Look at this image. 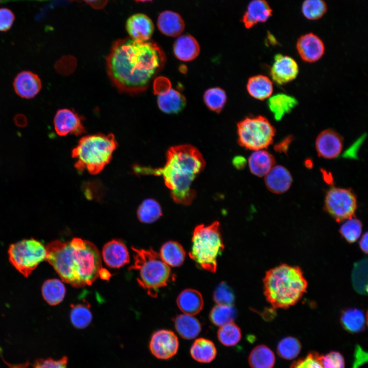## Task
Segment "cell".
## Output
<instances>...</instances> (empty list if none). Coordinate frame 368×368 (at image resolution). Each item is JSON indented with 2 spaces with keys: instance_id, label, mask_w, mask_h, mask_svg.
Instances as JSON below:
<instances>
[{
  "instance_id": "obj_1",
  "label": "cell",
  "mask_w": 368,
  "mask_h": 368,
  "mask_svg": "<svg viewBox=\"0 0 368 368\" xmlns=\"http://www.w3.org/2000/svg\"><path fill=\"white\" fill-rule=\"evenodd\" d=\"M165 61L163 51L155 42L126 37L113 42L106 58V68L119 90L138 94L147 89Z\"/></svg>"
},
{
  "instance_id": "obj_2",
  "label": "cell",
  "mask_w": 368,
  "mask_h": 368,
  "mask_svg": "<svg viewBox=\"0 0 368 368\" xmlns=\"http://www.w3.org/2000/svg\"><path fill=\"white\" fill-rule=\"evenodd\" d=\"M45 261L62 280L73 287L91 285L102 268L100 252L92 242L79 238L56 240L46 246Z\"/></svg>"
},
{
  "instance_id": "obj_3",
  "label": "cell",
  "mask_w": 368,
  "mask_h": 368,
  "mask_svg": "<svg viewBox=\"0 0 368 368\" xmlns=\"http://www.w3.org/2000/svg\"><path fill=\"white\" fill-rule=\"evenodd\" d=\"M167 160L162 168L135 166L134 171L142 174L163 176L173 200L177 203L189 205L196 196L191 189L193 181L203 171L205 162L200 152L190 144L170 147Z\"/></svg>"
},
{
  "instance_id": "obj_4",
  "label": "cell",
  "mask_w": 368,
  "mask_h": 368,
  "mask_svg": "<svg viewBox=\"0 0 368 368\" xmlns=\"http://www.w3.org/2000/svg\"><path fill=\"white\" fill-rule=\"evenodd\" d=\"M264 294L274 308L294 305L306 292L308 283L298 266L283 264L268 270L263 279Z\"/></svg>"
},
{
  "instance_id": "obj_5",
  "label": "cell",
  "mask_w": 368,
  "mask_h": 368,
  "mask_svg": "<svg viewBox=\"0 0 368 368\" xmlns=\"http://www.w3.org/2000/svg\"><path fill=\"white\" fill-rule=\"evenodd\" d=\"M117 147L111 133L84 136L72 151V157L77 159L75 167L79 172L86 170L91 174H97L109 163Z\"/></svg>"
},
{
  "instance_id": "obj_6",
  "label": "cell",
  "mask_w": 368,
  "mask_h": 368,
  "mask_svg": "<svg viewBox=\"0 0 368 368\" xmlns=\"http://www.w3.org/2000/svg\"><path fill=\"white\" fill-rule=\"evenodd\" d=\"M134 252V264L129 270L139 271L137 282L148 295L157 297L159 289L165 287L172 275L170 266L161 259L153 249H137L132 247Z\"/></svg>"
},
{
  "instance_id": "obj_7",
  "label": "cell",
  "mask_w": 368,
  "mask_h": 368,
  "mask_svg": "<svg viewBox=\"0 0 368 368\" xmlns=\"http://www.w3.org/2000/svg\"><path fill=\"white\" fill-rule=\"evenodd\" d=\"M192 242L190 257L201 268L215 272L217 258L224 248L219 222L216 221L208 226L204 224L196 226Z\"/></svg>"
},
{
  "instance_id": "obj_8",
  "label": "cell",
  "mask_w": 368,
  "mask_h": 368,
  "mask_svg": "<svg viewBox=\"0 0 368 368\" xmlns=\"http://www.w3.org/2000/svg\"><path fill=\"white\" fill-rule=\"evenodd\" d=\"M238 142L251 150L265 149L272 144L275 130L264 117H247L237 124Z\"/></svg>"
},
{
  "instance_id": "obj_9",
  "label": "cell",
  "mask_w": 368,
  "mask_h": 368,
  "mask_svg": "<svg viewBox=\"0 0 368 368\" xmlns=\"http://www.w3.org/2000/svg\"><path fill=\"white\" fill-rule=\"evenodd\" d=\"M9 259L13 266L24 276L28 277L42 261H45L47 248L34 239H24L11 244Z\"/></svg>"
},
{
  "instance_id": "obj_10",
  "label": "cell",
  "mask_w": 368,
  "mask_h": 368,
  "mask_svg": "<svg viewBox=\"0 0 368 368\" xmlns=\"http://www.w3.org/2000/svg\"><path fill=\"white\" fill-rule=\"evenodd\" d=\"M357 206L356 197L351 189L332 188L325 196V209L337 222L354 217Z\"/></svg>"
},
{
  "instance_id": "obj_11",
  "label": "cell",
  "mask_w": 368,
  "mask_h": 368,
  "mask_svg": "<svg viewBox=\"0 0 368 368\" xmlns=\"http://www.w3.org/2000/svg\"><path fill=\"white\" fill-rule=\"evenodd\" d=\"M178 339L175 334L168 330H159L152 335L149 342L151 353L157 358L168 359L177 352Z\"/></svg>"
},
{
  "instance_id": "obj_12",
  "label": "cell",
  "mask_w": 368,
  "mask_h": 368,
  "mask_svg": "<svg viewBox=\"0 0 368 368\" xmlns=\"http://www.w3.org/2000/svg\"><path fill=\"white\" fill-rule=\"evenodd\" d=\"M298 71V65L293 58L278 54L274 56L270 73L275 83L284 85L295 79Z\"/></svg>"
},
{
  "instance_id": "obj_13",
  "label": "cell",
  "mask_w": 368,
  "mask_h": 368,
  "mask_svg": "<svg viewBox=\"0 0 368 368\" xmlns=\"http://www.w3.org/2000/svg\"><path fill=\"white\" fill-rule=\"evenodd\" d=\"M315 144L319 156L331 159L338 157L342 152L343 140L335 131L328 129L319 133Z\"/></svg>"
},
{
  "instance_id": "obj_14",
  "label": "cell",
  "mask_w": 368,
  "mask_h": 368,
  "mask_svg": "<svg viewBox=\"0 0 368 368\" xmlns=\"http://www.w3.org/2000/svg\"><path fill=\"white\" fill-rule=\"evenodd\" d=\"M54 128L60 136L69 133L79 135L85 132L81 118L75 111L67 108L59 109L54 119Z\"/></svg>"
},
{
  "instance_id": "obj_15",
  "label": "cell",
  "mask_w": 368,
  "mask_h": 368,
  "mask_svg": "<svg viewBox=\"0 0 368 368\" xmlns=\"http://www.w3.org/2000/svg\"><path fill=\"white\" fill-rule=\"evenodd\" d=\"M296 48L301 59L312 63L320 59L325 53V48L322 40L316 35L309 33L300 36L297 40Z\"/></svg>"
},
{
  "instance_id": "obj_16",
  "label": "cell",
  "mask_w": 368,
  "mask_h": 368,
  "mask_svg": "<svg viewBox=\"0 0 368 368\" xmlns=\"http://www.w3.org/2000/svg\"><path fill=\"white\" fill-rule=\"evenodd\" d=\"M13 85L16 94L20 97L27 99L35 97L42 87L39 77L29 71L19 73L14 78Z\"/></svg>"
},
{
  "instance_id": "obj_17",
  "label": "cell",
  "mask_w": 368,
  "mask_h": 368,
  "mask_svg": "<svg viewBox=\"0 0 368 368\" xmlns=\"http://www.w3.org/2000/svg\"><path fill=\"white\" fill-rule=\"evenodd\" d=\"M102 256L105 263L110 268H120L130 262L128 250L120 239H113L103 246Z\"/></svg>"
},
{
  "instance_id": "obj_18",
  "label": "cell",
  "mask_w": 368,
  "mask_h": 368,
  "mask_svg": "<svg viewBox=\"0 0 368 368\" xmlns=\"http://www.w3.org/2000/svg\"><path fill=\"white\" fill-rule=\"evenodd\" d=\"M126 29L131 38L141 41L150 40L153 31L154 24L146 15L136 13L130 16L126 24Z\"/></svg>"
},
{
  "instance_id": "obj_19",
  "label": "cell",
  "mask_w": 368,
  "mask_h": 368,
  "mask_svg": "<svg viewBox=\"0 0 368 368\" xmlns=\"http://www.w3.org/2000/svg\"><path fill=\"white\" fill-rule=\"evenodd\" d=\"M267 188L271 192L282 194L290 187L292 177L290 172L281 165H274L264 176Z\"/></svg>"
},
{
  "instance_id": "obj_20",
  "label": "cell",
  "mask_w": 368,
  "mask_h": 368,
  "mask_svg": "<svg viewBox=\"0 0 368 368\" xmlns=\"http://www.w3.org/2000/svg\"><path fill=\"white\" fill-rule=\"evenodd\" d=\"M272 10L266 0H252L243 15L242 21L247 29L259 22H266L272 16Z\"/></svg>"
},
{
  "instance_id": "obj_21",
  "label": "cell",
  "mask_w": 368,
  "mask_h": 368,
  "mask_svg": "<svg viewBox=\"0 0 368 368\" xmlns=\"http://www.w3.org/2000/svg\"><path fill=\"white\" fill-rule=\"evenodd\" d=\"M157 26L163 34L169 37H176L183 31L185 22L179 14L166 10L159 14Z\"/></svg>"
},
{
  "instance_id": "obj_22",
  "label": "cell",
  "mask_w": 368,
  "mask_h": 368,
  "mask_svg": "<svg viewBox=\"0 0 368 368\" xmlns=\"http://www.w3.org/2000/svg\"><path fill=\"white\" fill-rule=\"evenodd\" d=\"M173 53L176 58L182 61H190L199 54L200 47L196 39L189 34L178 37L174 43Z\"/></svg>"
},
{
  "instance_id": "obj_23",
  "label": "cell",
  "mask_w": 368,
  "mask_h": 368,
  "mask_svg": "<svg viewBox=\"0 0 368 368\" xmlns=\"http://www.w3.org/2000/svg\"><path fill=\"white\" fill-rule=\"evenodd\" d=\"M176 303L184 314L192 316L199 313L203 307L201 294L193 289H187L181 292L177 298Z\"/></svg>"
},
{
  "instance_id": "obj_24",
  "label": "cell",
  "mask_w": 368,
  "mask_h": 368,
  "mask_svg": "<svg viewBox=\"0 0 368 368\" xmlns=\"http://www.w3.org/2000/svg\"><path fill=\"white\" fill-rule=\"evenodd\" d=\"M157 104L159 109L166 113H177L186 105L185 96L173 88L157 95Z\"/></svg>"
},
{
  "instance_id": "obj_25",
  "label": "cell",
  "mask_w": 368,
  "mask_h": 368,
  "mask_svg": "<svg viewBox=\"0 0 368 368\" xmlns=\"http://www.w3.org/2000/svg\"><path fill=\"white\" fill-rule=\"evenodd\" d=\"M250 172L258 177L265 176L275 165L272 154L265 149L255 150L248 158Z\"/></svg>"
},
{
  "instance_id": "obj_26",
  "label": "cell",
  "mask_w": 368,
  "mask_h": 368,
  "mask_svg": "<svg viewBox=\"0 0 368 368\" xmlns=\"http://www.w3.org/2000/svg\"><path fill=\"white\" fill-rule=\"evenodd\" d=\"M298 102L293 97L285 94H278L270 96L268 106L274 119L279 121L289 113L297 105Z\"/></svg>"
},
{
  "instance_id": "obj_27",
  "label": "cell",
  "mask_w": 368,
  "mask_h": 368,
  "mask_svg": "<svg viewBox=\"0 0 368 368\" xmlns=\"http://www.w3.org/2000/svg\"><path fill=\"white\" fill-rule=\"evenodd\" d=\"M249 94L254 98L264 100L271 96L273 84L271 80L263 75H257L250 77L246 84Z\"/></svg>"
},
{
  "instance_id": "obj_28",
  "label": "cell",
  "mask_w": 368,
  "mask_h": 368,
  "mask_svg": "<svg viewBox=\"0 0 368 368\" xmlns=\"http://www.w3.org/2000/svg\"><path fill=\"white\" fill-rule=\"evenodd\" d=\"M174 326L178 334L185 339L195 338L201 330V324L197 318L184 313L175 317Z\"/></svg>"
},
{
  "instance_id": "obj_29",
  "label": "cell",
  "mask_w": 368,
  "mask_h": 368,
  "mask_svg": "<svg viewBox=\"0 0 368 368\" xmlns=\"http://www.w3.org/2000/svg\"><path fill=\"white\" fill-rule=\"evenodd\" d=\"M159 255L169 266L179 267L183 264L186 252L178 242L170 241L162 245Z\"/></svg>"
},
{
  "instance_id": "obj_30",
  "label": "cell",
  "mask_w": 368,
  "mask_h": 368,
  "mask_svg": "<svg viewBox=\"0 0 368 368\" xmlns=\"http://www.w3.org/2000/svg\"><path fill=\"white\" fill-rule=\"evenodd\" d=\"M192 357L201 363H209L216 356L217 350L214 343L210 340L199 338L193 342L190 349Z\"/></svg>"
},
{
  "instance_id": "obj_31",
  "label": "cell",
  "mask_w": 368,
  "mask_h": 368,
  "mask_svg": "<svg viewBox=\"0 0 368 368\" xmlns=\"http://www.w3.org/2000/svg\"><path fill=\"white\" fill-rule=\"evenodd\" d=\"M340 321L343 327L353 333L363 331L366 327V317L364 312L358 308H349L342 312Z\"/></svg>"
},
{
  "instance_id": "obj_32",
  "label": "cell",
  "mask_w": 368,
  "mask_h": 368,
  "mask_svg": "<svg viewBox=\"0 0 368 368\" xmlns=\"http://www.w3.org/2000/svg\"><path fill=\"white\" fill-rule=\"evenodd\" d=\"M41 293L44 300L49 305L55 306L63 301L65 295L66 289L60 280L51 279L43 283Z\"/></svg>"
},
{
  "instance_id": "obj_33",
  "label": "cell",
  "mask_w": 368,
  "mask_h": 368,
  "mask_svg": "<svg viewBox=\"0 0 368 368\" xmlns=\"http://www.w3.org/2000/svg\"><path fill=\"white\" fill-rule=\"evenodd\" d=\"M275 360L273 352L263 344L255 347L248 357L249 364L251 368H272Z\"/></svg>"
},
{
  "instance_id": "obj_34",
  "label": "cell",
  "mask_w": 368,
  "mask_h": 368,
  "mask_svg": "<svg viewBox=\"0 0 368 368\" xmlns=\"http://www.w3.org/2000/svg\"><path fill=\"white\" fill-rule=\"evenodd\" d=\"M137 214L141 222L151 223L162 216V211L159 204L156 200L147 199L140 205Z\"/></svg>"
},
{
  "instance_id": "obj_35",
  "label": "cell",
  "mask_w": 368,
  "mask_h": 368,
  "mask_svg": "<svg viewBox=\"0 0 368 368\" xmlns=\"http://www.w3.org/2000/svg\"><path fill=\"white\" fill-rule=\"evenodd\" d=\"M236 316V310L233 306L217 305L210 312L209 317L213 324L221 327L233 322Z\"/></svg>"
},
{
  "instance_id": "obj_36",
  "label": "cell",
  "mask_w": 368,
  "mask_h": 368,
  "mask_svg": "<svg viewBox=\"0 0 368 368\" xmlns=\"http://www.w3.org/2000/svg\"><path fill=\"white\" fill-rule=\"evenodd\" d=\"M367 260L363 259L354 266L352 281L355 290L359 293L366 294L367 291Z\"/></svg>"
},
{
  "instance_id": "obj_37",
  "label": "cell",
  "mask_w": 368,
  "mask_h": 368,
  "mask_svg": "<svg viewBox=\"0 0 368 368\" xmlns=\"http://www.w3.org/2000/svg\"><path fill=\"white\" fill-rule=\"evenodd\" d=\"M227 97L225 91L218 87L207 89L203 95V100L208 108L215 112L219 113L223 108L226 102Z\"/></svg>"
},
{
  "instance_id": "obj_38",
  "label": "cell",
  "mask_w": 368,
  "mask_h": 368,
  "mask_svg": "<svg viewBox=\"0 0 368 368\" xmlns=\"http://www.w3.org/2000/svg\"><path fill=\"white\" fill-rule=\"evenodd\" d=\"M219 341L226 347L234 346L241 340V332L240 328L233 322L223 325L217 332Z\"/></svg>"
},
{
  "instance_id": "obj_39",
  "label": "cell",
  "mask_w": 368,
  "mask_h": 368,
  "mask_svg": "<svg viewBox=\"0 0 368 368\" xmlns=\"http://www.w3.org/2000/svg\"><path fill=\"white\" fill-rule=\"evenodd\" d=\"M301 350V344L296 338L287 336L282 339L277 346V353L282 358L292 360L296 358Z\"/></svg>"
},
{
  "instance_id": "obj_40",
  "label": "cell",
  "mask_w": 368,
  "mask_h": 368,
  "mask_svg": "<svg viewBox=\"0 0 368 368\" xmlns=\"http://www.w3.org/2000/svg\"><path fill=\"white\" fill-rule=\"evenodd\" d=\"M92 313L89 307L83 304L73 305L70 312V319L73 325L78 329L88 327L92 320Z\"/></svg>"
},
{
  "instance_id": "obj_41",
  "label": "cell",
  "mask_w": 368,
  "mask_h": 368,
  "mask_svg": "<svg viewBox=\"0 0 368 368\" xmlns=\"http://www.w3.org/2000/svg\"><path fill=\"white\" fill-rule=\"evenodd\" d=\"M362 229L361 221L353 217L344 220L340 227L339 233L347 242L352 243L360 237Z\"/></svg>"
},
{
  "instance_id": "obj_42",
  "label": "cell",
  "mask_w": 368,
  "mask_h": 368,
  "mask_svg": "<svg viewBox=\"0 0 368 368\" xmlns=\"http://www.w3.org/2000/svg\"><path fill=\"white\" fill-rule=\"evenodd\" d=\"M327 7L324 0H305L302 4L303 15L309 20H317L326 13Z\"/></svg>"
},
{
  "instance_id": "obj_43",
  "label": "cell",
  "mask_w": 368,
  "mask_h": 368,
  "mask_svg": "<svg viewBox=\"0 0 368 368\" xmlns=\"http://www.w3.org/2000/svg\"><path fill=\"white\" fill-rule=\"evenodd\" d=\"M213 298L217 305L233 306L235 295L232 288L225 283H220L216 288Z\"/></svg>"
},
{
  "instance_id": "obj_44",
  "label": "cell",
  "mask_w": 368,
  "mask_h": 368,
  "mask_svg": "<svg viewBox=\"0 0 368 368\" xmlns=\"http://www.w3.org/2000/svg\"><path fill=\"white\" fill-rule=\"evenodd\" d=\"M318 359L323 368H344L343 356L338 352L331 351L325 355H319Z\"/></svg>"
},
{
  "instance_id": "obj_45",
  "label": "cell",
  "mask_w": 368,
  "mask_h": 368,
  "mask_svg": "<svg viewBox=\"0 0 368 368\" xmlns=\"http://www.w3.org/2000/svg\"><path fill=\"white\" fill-rule=\"evenodd\" d=\"M290 368H323L318 359V354L311 352L305 357L294 361Z\"/></svg>"
},
{
  "instance_id": "obj_46",
  "label": "cell",
  "mask_w": 368,
  "mask_h": 368,
  "mask_svg": "<svg viewBox=\"0 0 368 368\" xmlns=\"http://www.w3.org/2000/svg\"><path fill=\"white\" fill-rule=\"evenodd\" d=\"M67 357L63 356L58 360L51 358L39 359L34 363L33 368H67Z\"/></svg>"
},
{
  "instance_id": "obj_47",
  "label": "cell",
  "mask_w": 368,
  "mask_h": 368,
  "mask_svg": "<svg viewBox=\"0 0 368 368\" xmlns=\"http://www.w3.org/2000/svg\"><path fill=\"white\" fill-rule=\"evenodd\" d=\"M15 20L13 12L7 8H0V31L6 32L12 27Z\"/></svg>"
},
{
  "instance_id": "obj_48",
  "label": "cell",
  "mask_w": 368,
  "mask_h": 368,
  "mask_svg": "<svg viewBox=\"0 0 368 368\" xmlns=\"http://www.w3.org/2000/svg\"><path fill=\"white\" fill-rule=\"evenodd\" d=\"M153 88L154 93L158 95L171 88V84L167 78L161 77L155 80Z\"/></svg>"
},
{
  "instance_id": "obj_49",
  "label": "cell",
  "mask_w": 368,
  "mask_h": 368,
  "mask_svg": "<svg viewBox=\"0 0 368 368\" xmlns=\"http://www.w3.org/2000/svg\"><path fill=\"white\" fill-rule=\"evenodd\" d=\"M367 354L365 355V353L363 351L360 347L356 348L355 353V361L354 362L353 368H357L360 364L367 359Z\"/></svg>"
},
{
  "instance_id": "obj_50",
  "label": "cell",
  "mask_w": 368,
  "mask_h": 368,
  "mask_svg": "<svg viewBox=\"0 0 368 368\" xmlns=\"http://www.w3.org/2000/svg\"><path fill=\"white\" fill-rule=\"evenodd\" d=\"M291 140V136L287 137L275 146V150L279 152L286 153Z\"/></svg>"
},
{
  "instance_id": "obj_51",
  "label": "cell",
  "mask_w": 368,
  "mask_h": 368,
  "mask_svg": "<svg viewBox=\"0 0 368 368\" xmlns=\"http://www.w3.org/2000/svg\"><path fill=\"white\" fill-rule=\"evenodd\" d=\"M89 5L93 9H103L107 4L109 0H83Z\"/></svg>"
},
{
  "instance_id": "obj_52",
  "label": "cell",
  "mask_w": 368,
  "mask_h": 368,
  "mask_svg": "<svg viewBox=\"0 0 368 368\" xmlns=\"http://www.w3.org/2000/svg\"><path fill=\"white\" fill-rule=\"evenodd\" d=\"M13 120L15 124L19 127H25L27 125L28 121L26 116L21 113L16 114Z\"/></svg>"
},
{
  "instance_id": "obj_53",
  "label": "cell",
  "mask_w": 368,
  "mask_h": 368,
  "mask_svg": "<svg viewBox=\"0 0 368 368\" xmlns=\"http://www.w3.org/2000/svg\"><path fill=\"white\" fill-rule=\"evenodd\" d=\"M360 249L365 254L367 253V233L362 235L359 242Z\"/></svg>"
},
{
  "instance_id": "obj_54",
  "label": "cell",
  "mask_w": 368,
  "mask_h": 368,
  "mask_svg": "<svg viewBox=\"0 0 368 368\" xmlns=\"http://www.w3.org/2000/svg\"><path fill=\"white\" fill-rule=\"evenodd\" d=\"M110 275V272L104 268H102L99 271V276L103 280H108Z\"/></svg>"
},
{
  "instance_id": "obj_55",
  "label": "cell",
  "mask_w": 368,
  "mask_h": 368,
  "mask_svg": "<svg viewBox=\"0 0 368 368\" xmlns=\"http://www.w3.org/2000/svg\"><path fill=\"white\" fill-rule=\"evenodd\" d=\"M137 2H151L153 0H135Z\"/></svg>"
},
{
  "instance_id": "obj_56",
  "label": "cell",
  "mask_w": 368,
  "mask_h": 368,
  "mask_svg": "<svg viewBox=\"0 0 368 368\" xmlns=\"http://www.w3.org/2000/svg\"><path fill=\"white\" fill-rule=\"evenodd\" d=\"M2 1V0H0V1Z\"/></svg>"
}]
</instances>
